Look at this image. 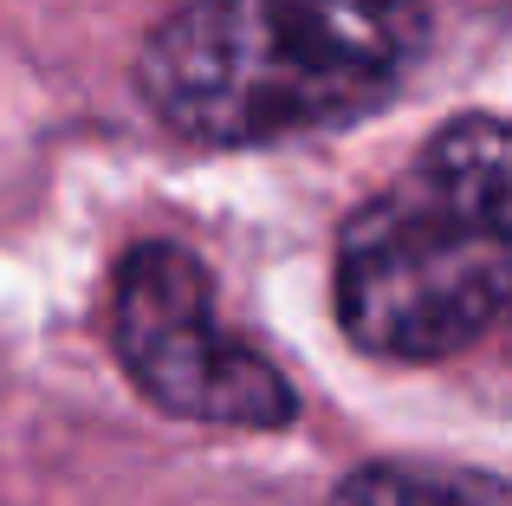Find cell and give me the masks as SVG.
I'll return each mask as SVG.
<instances>
[{
    "mask_svg": "<svg viewBox=\"0 0 512 506\" xmlns=\"http://www.w3.org/2000/svg\"><path fill=\"white\" fill-rule=\"evenodd\" d=\"M512 292V150L487 111L454 117L409 176L344 221L338 318L389 364H435L487 338Z\"/></svg>",
    "mask_w": 512,
    "mask_h": 506,
    "instance_id": "2",
    "label": "cell"
},
{
    "mask_svg": "<svg viewBox=\"0 0 512 506\" xmlns=\"http://www.w3.org/2000/svg\"><path fill=\"white\" fill-rule=\"evenodd\" d=\"M111 338L137 390L182 422L286 429L299 416L292 383L221 318L208 266L175 241L124 253L111 286Z\"/></svg>",
    "mask_w": 512,
    "mask_h": 506,
    "instance_id": "3",
    "label": "cell"
},
{
    "mask_svg": "<svg viewBox=\"0 0 512 506\" xmlns=\"http://www.w3.org/2000/svg\"><path fill=\"white\" fill-rule=\"evenodd\" d=\"M422 52V0H182L143 39L137 85L175 137L253 150L383 111Z\"/></svg>",
    "mask_w": 512,
    "mask_h": 506,
    "instance_id": "1",
    "label": "cell"
},
{
    "mask_svg": "<svg viewBox=\"0 0 512 506\" xmlns=\"http://www.w3.org/2000/svg\"><path fill=\"white\" fill-rule=\"evenodd\" d=\"M338 506H506V487L493 474H467V468L376 461V468L344 481Z\"/></svg>",
    "mask_w": 512,
    "mask_h": 506,
    "instance_id": "4",
    "label": "cell"
}]
</instances>
